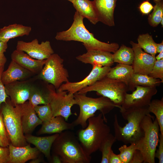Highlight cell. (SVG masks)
<instances>
[{"mask_svg":"<svg viewBox=\"0 0 163 163\" xmlns=\"http://www.w3.org/2000/svg\"><path fill=\"white\" fill-rule=\"evenodd\" d=\"M108 162L109 163H122L119 154H115L112 149L109 154Z\"/></svg>","mask_w":163,"mask_h":163,"instance_id":"43","label":"cell"},{"mask_svg":"<svg viewBox=\"0 0 163 163\" xmlns=\"http://www.w3.org/2000/svg\"><path fill=\"white\" fill-rule=\"evenodd\" d=\"M87 121L86 127L78 131L77 137L85 152L91 155L99 150L110 134V129L101 113L89 118Z\"/></svg>","mask_w":163,"mask_h":163,"instance_id":"4","label":"cell"},{"mask_svg":"<svg viewBox=\"0 0 163 163\" xmlns=\"http://www.w3.org/2000/svg\"><path fill=\"white\" fill-rule=\"evenodd\" d=\"M34 74L15 62L11 60L7 69L3 71L1 79L4 85L27 80Z\"/></svg>","mask_w":163,"mask_h":163,"instance_id":"22","label":"cell"},{"mask_svg":"<svg viewBox=\"0 0 163 163\" xmlns=\"http://www.w3.org/2000/svg\"><path fill=\"white\" fill-rule=\"evenodd\" d=\"M63 59L58 54L53 53L46 59L45 64L37 78L52 85L57 90L64 82H69L68 71L63 66Z\"/></svg>","mask_w":163,"mask_h":163,"instance_id":"9","label":"cell"},{"mask_svg":"<svg viewBox=\"0 0 163 163\" xmlns=\"http://www.w3.org/2000/svg\"><path fill=\"white\" fill-rule=\"evenodd\" d=\"M0 146L2 147H6L5 144L3 142L2 139L0 138Z\"/></svg>","mask_w":163,"mask_h":163,"instance_id":"50","label":"cell"},{"mask_svg":"<svg viewBox=\"0 0 163 163\" xmlns=\"http://www.w3.org/2000/svg\"><path fill=\"white\" fill-rule=\"evenodd\" d=\"M163 51V41L159 43H157L156 46L157 53H159Z\"/></svg>","mask_w":163,"mask_h":163,"instance_id":"46","label":"cell"},{"mask_svg":"<svg viewBox=\"0 0 163 163\" xmlns=\"http://www.w3.org/2000/svg\"><path fill=\"white\" fill-rule=\"evenodd\" d=\"M155 3L153 11L149 15L148 18L149 23L153 27H156L160 23L163 18V0H153Z\"/></svg>","mask_w":163,"mask_h":163,"instance_id":"32","label":"cell"},{"mask_svg":"<svg viewBox=\"0 0 163 163\" xmlns=\"http://www.w3.org/2000/svg\"><path fill=\"white\" fill-rule=\"evenodd\" d=\"M31 30L30 26L16 23L10 24L0 29V38L8 42L11 39L29 35Z\"/></svg>","mask_w":163,"mask_h":163,"instance_id":"26","label":"cell"},{"mask_svg":"<svg viewBox=\"0 0 163 163\" xmlns=\"http://www.w3.org/2000/svg\"><path fill=\"white\" fill-rule=\"evenodd\" d=\"M53 117L60 116L66 121L69 117L74 114L71 111L72 107L76 104L74 94L66 91H56L50 103Z\"/></svg>","mask_w":163,"mask_h":163,"instance_id":"12","label":"cell"},{"mask_svg":"<svg viewBox=\"0 0 163 163\" xmlns=\"http://www.w3.org/2000/svg\"><path fill=\"white\" fill-rule=\"evenodd\" d=\"M150 113L155 114L158 123L161 134L163 136V99L151 101L148 105Z\"/></svg>","mask_w":163,"mask_h":163,"instance_id":"31","label":"cell"},{"mask_svg":"<svg viewBox=\"0 0 163 163\" xmlns=\"http://www.w3.org/2000/svg\"><path fill=\"white\" fill-rule=\"evenodd\" d=\"M31 160L29 162L30 163H39L44 161L43 159L38 157Z\"/></svg>","mask_w":163,"mask_h":163,"instance_id":"47","label":"cell"},{"mask_svg":"<svg viewBox=\"0 0 163 163\" xmlns=\"http://www.w3.org/2000/svg\"><path fill=\"white\" fill-rule=\"evenodd\" d=\"M4 69V65L0 67V110L2 104L6 103L7 98L9 97L6 92L5 85L1 79V75Z\"/></svg>","mask_w":163,"mask_h":163,"instance_id":"38","label":"cell"},{"mask_svg":"<svg viewBox=\"0 0 163 163\" xmlns=\"http://www.w3.org/2000/svg\"><path fill=\"white\" fill-rule=\"evenodd\" d=\"M7 43L0 38V56H5L4 53L8 48Z\"/></svg>","mask_w":163,"mask_h":163,"instance_id":"44","label":"cell"},{"mask_svg":"<svg viewBox=\"0 0 163 163\" xmlns=\"http://www.w3.org/2000/svg\"><path fill=\"white\" fill-rule=\"evenodd\" d=\"M163 18L162 19L160 23L161 24L162 26V27H163Z\"/></svg>","mask_w":163,"mask_h":163,"instance_id":"51","label":"cell"},{"mask_svg":"<svg viewBox=\"0 0 163 163\" xmlns=\"http://www.w3.org/2000/svg\"><path fill=\"white\" fill-rule=\"evenodd\" d=\"M49 84L42 88L32 83L28 100L33 107L50 103L56 91L52 85Z\"/></svg>","mask_w":163,"mask_h":163,"instance_id":"20","label":"cell"},{"mask_svg":"<svg viewBox=\"0 0 163 163\" xmlns=\"http://www.w3.org/2000/svg\"><path fill=\"white\" fill-rule=\"evenodd\" d=\"M161 83L160 79L154 78L148 75L134 73L128 86L129 91H133L137 86L157 87Z\"/></svg>","mask_w":163,"mask_h":163,"instance_id":"28","label":"cell"},{"mask_svg":"<svg viewBox=\"0 0 163 163\" xmlns=\"http://www.w3.org/2000/svg\"><path fill=\"white\" fill-rule=\"evenodd\" d=\"M68 0L70 2L72 3L74 0Z\"/></svg>","mask_w":163,"mask_h":163,"instance_id":"52","label":"cell"},{"mask_svg":"<svg viewBox=\"0 0 163 163\" xmlns=\"http://www.w3.org/2000/svg\"><path fill=\"white\" fill-rule=\"evenodd\" d=\"M50 161L52 163H61V161L59 157L57 155L55 154H53L52 157H51Z\"/></svg>","mask_w":163,"mask_h":163,"instance_id":"45","label":"cell"},{"mask_svg":"<svg viewBox=\"0 0 163 163\" xmlns=\"http://www.w3.org/2000/svg\"><path fill=\"white\" fill-rule=\"evenodd\" d=\"M92 67L90 73L83 80L77 82L69 81L62 84L57 91H66L74 94L106 77L111 68L99 65H93Z\"/></svg>","mask_w":163,"mask_h":163,"instance_id":"10","label":"cell"},{"mask_svg":"<svg viewBox=\"0 0 163 163\" xmlns=\"http://www.w3.org/2000/svg\"><path fill=\"white\" fill-rule=\"evenodd\" d=\"M159 145L158 149L156 150L155 153V157L158 159L159 163H163V136L161 133L159 136Z\"/></svg>","mask_w":163,"mask_h":163,"instance_id":"39","label":"cell"},{"mask_svg":"<svg viewBox=\"0 0 163 163\" xmlns=\"http://www.w3.org/2000/svg\"><path fill=\"white\" fill-rule=\"evenodd\" d=\"M84 18L76 11L70 27L66 31L57 32L55 38L57 40L81 42L87 50H99L114 53L119 48V44L116 43H106L96 39L93 34L85 27L83 23Z\"/></svg>","mask_w":163,"mask_h":163,"instance_id":"2","label":"cell"},{"mask_svg":"<svg viewBox=\"0 0 163 163\" xmlns=\"http://www.w3.org/2000/svg\"><path fill=\"white\" fill-rule=\"evenodd\" d=\"M38 132L39 135L60 133L67 130L73 129L75 126L72 123H69L60 116L53 117L48 121L43 122Z\"/></svg>","mask_w":163,"mask_h":163,"instance_id":"23","label":"cell"},{"mask_svg":"<svg viewBox=\"0 0 163 163\" xmlns=\"http://www.w3.org/2000/svg\"><path fill=\"white\" fill-rule=\"evenodd\" d=\"M141 126L143 137L137 143L144 158V163H155V153L159 141L160 128L156 119L150 113L143 119Z\"/></svg>","mask_w":163,"mask_h":163,"instance_id":"6","label":"cell"},{"mask_svg":"<svg viewBox=\"0 0 163 163\" xmlns=\"http://www.w3.org/2000/svg\"><path fill=\"white\" fill-rule=\"evenodd\" d=\"M59 133L46 136L39 137L27 134L25 136L27 142L34 145L42 153L49 161H50L51 156L50 151L52 145Z\"/></svg>","mask_w":163,"mask_h":163,"instance_id":"24","label":"cell"},{"mask_svg":"<svg viewBox=\"0 0 163 163\" xmlns=\"http://www.w3.org/2000/svg\"><path fill=\"white\" fill-rule=\"evenodd\" d=\"M16 48V49L24 52L33 58L40 60L46 59L54 53L49 41L39 43L37 39L30 42L18 41Z\"/></svg>","mask_w":163,"mask_h":163,"instance_id":"13","label":"cell"},{"mask_svg":"<svg viewBox=\"0 0 163 163\" xmlns=\"http://www.w3.org/2000/svg\"><path fill=\"white\" fill-rule=\"evenodd\" d=\"M20 110L24 134H30L38 126L42 124L33 107L28 101L18 105Z\"/></svg>","mask_w":163,"mask_h":163,"instance_id":"16","label":"cell"},{"mask_svg":"<svg viewBox=\"0 0 163 163\" xmlns=\"http://www.w3.org/2000/svg\"><path fill=\"white\" fill-rule=\"evenodd\" d=\"M0 138L6 147L8 146L10 144L9 142L10 140L4 125L1 109L0 110Z\"/></svg>","mask_w":163,"mask_h":163,"instance_id":"37","label":"cell"},{"mask_svg":"<svg viewBox=\"0 0 163 163\" xmlns=\"http://www.w3.org/2000/svg\"><path fill=\"white\" fill-rule=\"evenodd\" d=\"M1 110L3 120L10 140L13 145L23 146L27 144L23 130L20 109L11 101L4 103Z\"/></svg>","mask_w":163,"mask_h":163,"instance_id":"8","label":"cell"},{"mask_svg":"<svg viewBox=\"0 0 163 163\" xmlns=\"http://www.w3.org/2000/svg\"><path fill=\"white\" fill-rule=\"evenodd\" d=\"M7 61V59L5 56H0V67L5 65Z\"/></svg>","mask_w":163,"mask_h":163,"instance_id":"48","label":"cell"},{"mask_svg":"<svg viewBox=\"0 0 163 163\" xmlns=\"http://www.w3.org/2000/svg\"><path fill=\"white\" fill-rule=\"evenodd\" d=\"M73 7L80 15L87 18L92 24H96L99 21L92 1L89 0H74Z\"/></svg>","mask_w":163,"mask_h":163,"instance_id":"25","label":"cell"},{"mask_svg":"<svg viewBox=\"0 0 163 163\" xmlns=\"http://www.w3.org/2000/svg\"><path fill=\"white\" fill-rule=\"evenodd\" d=\"M138 149L137 143H131L129 146L125 144L120 147L119 155L122 163H129L135 151Z\"/></svg>","mask_w":163,"mask_h":163,"instance_id":"34","label":"cell"},{"mask_svg":"<svg viewBox=\"0 0 163 163\" xmlns=\"http://www.w3.org/2000/svg\"><path fill=\"white\" fill-rule=\"evenodd\" d=\"M51 149L61 163H89L91 160V156L85 152L77 136L70 130L59 134Z\"/></svg>","mask_w":163,"mask_h":163,"instance_id":"3","label":"cell"},{"mask_svg":"<svg viewBox=\"0 0 163 163\" xmlns=\"http://www.w3.org/2000/svg\"></svg>","mask_w":163,"mask_h":163,"instance_id":"53","label":"cell"},{"mask_svg":"<svg viewBox=\"0 0 163 163\" xmlns=\"http://www.w3.org/2000/svg\"><path fill=\"white\" fill-rule=\"evenodd\" d=\"M113 54L104 50L91 49L87 52L76 57L78 61L92 66L99 65L102 66L111 67L114 63Z\"/></svg>","mask_w":163,"mask_h":163,"instance_id":"17","label":"cell"},{"mask_svg":"<svg viewBox=\"0 0 163 163\" xmlns=\"http://www.w3.org/2000/svg\"><path fill=\"white\" fill-rule=\"evenodd\" d=\"M154 78L160 79L163 82V59L156 60L152 69L148 75Z\"/></svg>","mask_w":163,"mask_h":163,"instance_id":"36","label":"cell"},{"mask_svg":"<svg viewBox=\"0 0 163 163\" xmlns=\"http://www.w3.org/2000/svg\"><path fill=\"white\" fill-rule=\"evenodd\" d=\"M32 84L27 80L5 85L6 92L13 106L22 104L28 100Z\"/></svg>","mask_w":163,"mask_h":163,"instance_id":"15","label":"cell"},{"mask_svg":"<svg viewBox=\"0 0 163 163\" xmlns=\"http://www.w3.org/2000/svg\"><path fill=\"white\" fill-rule=\"evenodd\" d=\"M8 148L9 155L8 163H24L37 158L40 152L36 147H32L28 144L17 147L10 143Z\"/></svg>","mask_w":163,"mask_h":163,"instance_id":"18","label":"cell"},{"mask_svg":"<svg viewBox=\"0 0 163 163\" xmlns=\"http://www.w3.org/2000/svg\"><path fill=\"white\" fill-rule=\"evenodd\" d=\"M153 8V6L148 0L143 1L140 4L139 7L140 11L143 14H149Z\"/></svg>","mask_w":163,"mask_h":163,"instance_id":"40","label":"cell"},{"mask_svg":"<svg viewBox=\"0 0 163 163\" xmlns=\"http://www.w3.org/2000/svg\"><path fill=\"white\" fill-rule=\"evenodd\" d=\"M134 53L132 48L122 44L113 54L114 62L132 65L133 61Z\"/></svg>","mask_w":163,"mask_h":163,"instance_id":"29","label":"cell"},{"mask_svg":"<svg viewBox=\"0 0 163 163\" xmlns=\"http://www.w3.org/2000/svg\"><path fill=\"white\" fill-rule=\"evenodd\" d=\"M148 106L142 107L125 109L119 107L123 119L128 122L123 127L118 123L117 116L114 115L113 127L114 136L117 140L125 144L136 143L143 136L144 132L141 126L142 120L146 115L150 113Z\"/></svg>","mask_w":163,"mask_h":163,"instance_id":"1","label":"cell"},{"mask_svg":"<svg viewBox=\"0 0 163 163\" xmlns=\"http://www.w3.org/2000/svg\"><path fill=\"white\" fill-rule=\"evenodd\" d=\"M91 91H96L97 95L109 98L119 108L123 103L126 94L129 90L128 86L124 83L106 76L77 93L86 94Z\"/></svg>","mask_w":163,"mask_h":163,"instance_id":"7","label":"cell"},{"mask_svg":"<svg viewBox=\"0 0 163 163\" xmlns=\"http://www.w3.org/2000/svg\"><path fill=\"white\" fill-rule=\"evenodd\" d=\"M144 158L140 150L136 149L132 156L129 163H144Z\"/></svg>","mask_w":163,"mask_h":163,"instance_id":"42","label":"cell"},{"mask_svg":"<svg viewBox=\"0 0 163 163\" xmlns=\"http://www.w3.org/2000/svg\"><path fill=\"white\" fill-rule=\"evenodd\" d=\"M117 0H94L92 1L99 21L110 27L115 25L114 9Z\"/></svg>","mask_w":163,"mask_h":163,"instance_id":"19","label":"cell"},{"mask_svg":"<svg viewBox=\"0 0 163 163\" xmlns=\"http://www.w3.org/2000/svg\"><path fill=\"white\" fill-rule=\"evenodd\" d=\"M131 94H126L121 107H142L148 106L158 91L156 87L137 86Z\"/></svg>","mask_w":163,"mask_h":163,"instance_id":"11","label":"cell"},{"mask_svg":"<svg viewBox=\"0 0 163 163\" xmlns=\"http://www.w3.org/2000/svg\"><path fill=\"white\" fill-rule=\"evenodd\" d=\"M134 53L132 65L134 73L148 75L156 61L155 57L143 51L137 43L130 41Z\"/></svg>","mask_w":163,"mask_h":163,"instance_id":"14","label":"cell"},{"mask_svg":"<svg viewBox=\"0 0 163 163\" xmlns=\"http://www.w3.org/2000/svg\"><path fill=\"white\" fill-rule=\"evenodd\" d=\"M138 44L144 52L155 57L157 54V43L153 40L152 36L148 33L140 34L137 38Z\"/></svg>","mask_w":163,"mask_h":163,"instance_id":"30","label":"cell"},{"mask_svg":"<svg viewBox=\"0 0 163 163\" xmlns=\"http://www.w3.org/2000/svg\"><path fill=\"white\" fill-rule=\"evenodd\" d=\"M37 116L43 122L50 120L53 117L52 110L50 103L34 107Z\"/></svg>","mask_w":163,"mask_h":163,"instance_id":"35","label":"cell"},{"mask_svg":"<svg viewBox=\"0 0 163 163\" xmlns=\"http://www.w3.org/2000/svg\"><path fill=\"white\" fill-rule=\"evenodd\" d=\"M12 60L30 72L34 74H38L42 69L46 59L40 60L33 58L22 50L16 49L11 55Z\"/></svg>","mask_w":163,"mask_h":163,"instance_id":"21","label":"cell"},{"mask_svg":"<svg viewBox=\"0 0 163 163\" xmlns=\"http://www.w3.org/2000/svg\"><path fill=\"white\" fill-rule=\"evenodd\" d=\"M74 96L76 104L79 106L80 112L77 118L72 123L75 126L79 125L82 129L86 127L88 119L95 116L94 113L97 110H99L104 119L107 120L105 114L117 107L110 99L104 96L92 98L77 92L74 94Z\"/></svg>","mask_w":163,"mask_h":163,"instance_id":"5","label":"cell"},{"mask_svg":"<svg viewBox=\"0 0 163 163\" xmlns=\"http://www.w3.org/2000/svg\"><path fill=\"white\" fill-rule=\"evenodd\" d=\"M157 61L159 60L163 59V51H162L155 57Z\"/></svg>","mask_w":163,"mask_h":163,"instance_id":"49","label":"cell"},{"mask_svg":"<svg viewBox=\"0 0 163 163\" xmlns=\"http://www.w3.org/2000/svg\"><path fill=\"white\" fill-rule=\"evenodd\" d=\"M134 73L132 65L118 63L114 67L111 68L106 77L120 81L128 86Z\"/></svg>","mask_w":163,"mask_h":163,"instance_id":"27","label":"cell"},{"mask_svg":"<svg viewBox=\"0 0 163 163\" xmlns=\"http://www.w3.org/2000/svg\"><path fill=\"white\" fill-rule=\"evenodd\" d=\"M9 155L8 148L0 146V163H8Z\"/></svg>","mask_w":163,"mask_h":163,"instance_id":"41","label":"cell"},{"mask_svg":"<svg viewBox=\"0 0 163 163\" xmlns=\"http://www.w3.org/2000/svg\"><path fill=\"white\" fill-rule=\"evenodd\" d=\"M116 140L114 136L110 133L101 144L99 149L102 154L101 163H109V157L111 147Z\"/></svg>","mask_w":163,"mask_h":163,"instance_id":"33","label":"cell"}]
</instances>
